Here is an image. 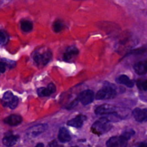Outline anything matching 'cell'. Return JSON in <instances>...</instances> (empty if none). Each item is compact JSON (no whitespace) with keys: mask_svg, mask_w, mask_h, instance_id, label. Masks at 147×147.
<instances>
[{"mask_svg":"<svg viewBox=\"0 0 147 147\" xmlns=\"http://www.w3.org/2000/svg\"><path fill=\"white\" fill-rule=\"evenodd\" d=\"M1 103L4 107H9L10 109H15L19 104V98L14 96L11 91H7L3 95Z\"/></svg>","mask_w":147,"mask_h":147,"instance_id":"3","label":"cell"},{"mask_svg":"<svg viewBox=\"0 0 147 147\" xmlns=\"http://www.w3.org/2000/svg\"><path fill=\"white\" fill-rule=\"evenodd\" d=\"M20 28L24 32H30L33 29V24L30 20H22L20 22Z\"/></svg>","mask_w":147,"mask_h":147,"instance_id":"18","label":"cell"},{"mask_svg":"<svg viewBox=\"0 0 147 147\" xmlns=\"http://www.w3.org/2000/svg\"><path fill=\"white\" fill-rule=\"evenodd\" d=\"M58 139L62 143H67L71 140V136L67 129L63 127L60 129L58 133Z\"/></svg>","mask_w":147,"mask_h":147,"instance_id":"16","label":"cell"},{"mask_svg":"<svg viewBox=\"0 0 147 147\" xmlns=\"http://www.w3.org/2000/svg\"><path fill=\"white\" fill-rule=\"evenodd\" d=\"M6 68H7L6 63L2 61H0V73H4L6 71Z\"/></svg>","mask_w":147,"mask_h":147,"instance_id":"23","label":"cell"},{"mask_svg":"<svg viewBox=\"0 0 147 147\" xmlns=\"http://www.w3.org/2000/svg\"><path fill=\"white\" fill-rule=\"evenodd\" d=\"M136 85H137V87L139 88L141 90H144V91H146V90L147 82L146 80H137V82H136Z\"/></svg>","mask_w":147,"mask_h":147,"instance_id":"21","label":"cell"},{"mask_svg":"<svg viewBox=\"0 0 147 147\" xmlns=\"http://www.w3.org/2000/svg\"><path fill=\"white\" fill-rule=\"evenodd\" d=\"M47 128H48L47 125L45 124V123L34 125L27 129V132H26V136L29 139H34L44 133L45 131H46Z\"/></svg>","mask_w":147,"mask_h":147,"instance_id":"5","label":"cell"},{"mask_svg":"<svg viewBox=\"0 0 147 147\" xmlns=\"http://www.w3.org/2000/svg\"><path fill=\"white\" fill-rule=\"evenodd\" d=\"M139 146H144V147H146V143L141 144L139 145Z\"/></svg>","mask_w":147,"mask_h":147,"instance_id":"27","label":"cell"},{"mask_svg":"<svg viewBox=\"0 0 147 147\" xmlns=\"http://www.w3.org/2000/svg\"><path fill=\"white\" fill-rule=\"evenodd\" d=\"M76 1H82V0H76Z\"/></svg>","mask_w":147,"mask_h":147,"instance_id":"28","label":"cell"},{"mask_svg":"<svg viewBox=\"0 0 147 147\" xmlns=\"http://www.w3.org/2000/svg\"><path fill=\"white\" fill-rule=\"evenodd\" d=\"M135 134V131L134 130H129V131H126L123 132V134H121V136H123V138L126 139V140L129 141V139H131L132 138V136H134Z\"/></svg>","mask_w":147,"mask_h":147,"instance_id":"22","label":"cell"},{"mask_svg":"<svg viewBox=\"0 0 147 147\" xmlns=\"http://www.w3.org/2000/svg\"><path fill=\"white\" fill-rule=\"evenodd\" d=\"M57 142L56 141H53L50 144H49V146H57Z\"/></svg>","mask_w":147,"mask_h":147,"instance_id":"25","label":"cell"},{"mask_svg":"<svg viewBox=\"0 0 147 147\" xmlns=\"http://www.w3.org/2000/svg\"><path fill=\"white\" fill-rule=\"evenodd\" d=\"M117 92L111 86H106L98 90L95 95V98L97 100H109L114 98Z\"/></svg>","mask_w":147,"mask_h":147,"instance_id":"2","label":"cell"},{"mask_svg":"<svg viewBox=\"0 0 147 147\" xmlns=\"http://www.w3.org/2000/svg\"><path fill=\"white\" fill-rule=\"evenodd\" d=\"M116 81L119 84L123 85L128 88H133L135 85L134 80H131L126 75H121V76H118L116 79Z\"/></svg>","mask_w":147,"mask_h":147,"instance_id":"14","label":"cell"},{"mask_svg":"<svg viewBox=\"0 0 147 147\" xmlns=\"http://www.w3.org/2000/svg\"><path fill=\"white\" fill-rule=\"evenodd\" d=\"M95 99V93L91 90H86L82 91L78 96V100L84 106L91 103Z\"/></svg>","mask_w":147,"mask_h":147,"instance_id":"7","label":"cell"},{"mask_svg":"<svg viewBox=\"0 0 147 147\" xmlns=\"http://www.w3.org/2000/svg\"><path fill=\"white\" fill-rule=\"evenodd\" d=\"M111 121L108 117H102L96 122H94L91 126V131L94 134L101 136L105 134L111 129L112 125L111 124Z\"/></svg>","mask_w":147,"mask_h":147,"instance_id":"1","label":"cell"},{"mask_svg":"<svg viewBox=\"0 0 147 147\" xmlns=\"http://www.w3.org/2000/svg\"><path fill=\"white\" fill-rule=\"evenodd\" d=\"M79 54V50L75 46H70L66 49L65 52L63 54V60L65 61H69L74 57Z\"/></svg>","mask_w":147,"mask_h":147,"instance_id":"13","label":"cell"},{"mask_svg":"<svg viewBox=\"0 0 147 147\" xmlns=\"http://www.w3.org/2000/svg\"><path fill=\"white\" fill-rule=\"evenodd\" d=\"M19 139H20V136H19L18 135H6V136L3 138L2 143L4 146H12L17 143Z\"/></svg>","mask_w":147,"mask_h":147,"instance_id":"15","label":"cell"},{"mask_svg":"<svg viewBox=\"0 0 147 147\" xmlns=\"http://www.w3.org/2000/svg\"><path fill=\"white\" fill-rule=\"evenodd\" d=\"M36 146H44V144H38L36 145Z\"/></svg>","mask_w":147,"mask_h":147,"instance_id":"26","label":"cell"},{"mask_svg":"<svg viewBox=\"0 0 147 147\" xmlns=\"http://www.w3.org/2000/svg\"><path fill=\"white\" fill-rule=\"evenodd\" d=\"M132 115L136 121L142 123L145 121L147 119V109L136 108L132 112Z\"/></svg>","mask_w":147,"mask_h":147,"instance_id":"10","label":"cell"},{"mask_svg":"<svg viewBox=\"0 0 147 147\" xmlns=\"http://www.w3.org/2000/svg\"><path fill=\"white\" fill-rule=\"evenodd\" d=\"M128 140L121 135L120 136H113L106 142V146L109 147H124L127 146Z\"/></svg>","mask_w":147,"mask_h":147,"instance_id":"8","label":"cell"},{"mask_svg":"<svg viewBox=\"0 0 147 147\" xmlns=\"http://www.w3.org/2000/svg\"><path fill=\"white\" fill-rule=\"evenodd\" d=\"M64 27H65V25L63 24V22H61L60 20H57V21H55L54 23H53V28L55 32H57V33L60 32L61 31H63Z\"/></svg>","mask_w":147,"mask_h":147,"instance_id":"19","label":"cell"},{"mask_svg":"<svg viewBox=\"0 0 147 147\" xmlns=\"http://www.w3.org/2000/svg\"><path fill=\"white\" fill-rule=\"evenodd\" d=\"M116 111H117V108L116 106L105 103V104L97 106L95 109V113L98 115H111L113 113H117Z\"/></svg>","mask_w":147,"mask_h":147,"instance_id":"6","label":"cell"},{"mask_svg":"<svg viewBox=\"0 0 147 147\" xmlns=\"http://www.w3.org/2000/svg\"><path fill=\"white\" fill-rule=\"evenodd\" d=\"M4 122L7 125L11 126H16L20 125L22 122V117L20 115L12 114L7 116L4 120Z\"/></svg>","mask_w":147,"mask_h":147,"instance_id":"12","label":"cell"},{"mask_svg":"<svg viewBox=\"0 0 147 147\" xmlns=\"http://www.w3.org/2000/svg\"><path fill=\"white\" fill-rule=\"evenodd\" d=\"M56 87L53 83H50L46 88H40L37 89V94L41 97L50 96L55 92Z\"/></svg>","mask_w":147,"mask_h":147,"instance_id":"11","label":"cell"},{"mask_svg":"<svg viewBox=\"0 0 147 147\" xmlns=\"http://www.w3.org/2000/svg\"><path fill=\"white\" fill-rule=\"evenodd\" d=\"M87 117L83 114H79L76 116V117L73 119H70L67 122V124L68 126H72V127L75 128H80L83 126V123L86 121Z\"/></svg>","mask_w":147,"mask_h":147,"instance_id":"9","label":"cell"},{"mask_svg":"<svg viewBox=\"0 0 147 147\" xmlns=\"http://www.w3.org/2000/svg\"><path fill=\"white\" fill-rule=\"evenodd\" d=\"M134 69L138 75H145L146 73V61H140L136 63L134 65Z\"/></svg>","mask_w":147,"mask_h":147,"instance_id":"17","label":"cell"},{"mask_svg":"<svg viewBox=\"0 0 147 147\" xmlns=\"http://www.w3.org/2000/svg\"><path fill=\"white\" fill-rule=\"evenodd\" d=\"M78 98L77 99H76V100H73V102H71V103H70V104L68 105V106H67V107H66V109H73V108L75 107V106H76V105L78 104Z\"/></svg>","mask_w":147,"mask_h":147,"instance_id":"24","label":"cell"},{"mask_svg":"<svg viewBox=\"0 0 147 147\" xmlns=\"http://www.w3.org/2000/svg\"><path fill=\"white\" fill-rule=\"evenodd\" d=\"M52 57H53V54L50 50L45 51L43 53H36L33 55L34 61L38 66H45L47 65L52 60Z\"/></svg>","mask_w":147,"mask_h":147,"instance_id":"4","label":"cell"},{"mask_svg":"<svg viewBox=\"0 0 147 147\" xmlns=\"http://www.w3.org/2000/svg\"><path fill=\"white\" fill-rule=\"evenodd\" d=\"M9 37L4 31L0 30V45H4L8 42Z\"/></svg>","mask_w":147,"mask_h":147,"instance_id":"20","label":"cell"}]
</instances>
